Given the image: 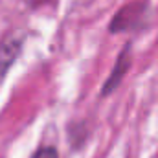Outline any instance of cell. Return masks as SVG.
<instances>
[{
    "mask_svg": "<svg viewBox=\"0 0 158 158\" xmlns=\"http://www.w3.org/2000/svg\"><path fill=\"white\" fill-rule=\"evenodd\" d=\"M20 50H22V39L19 37H7L0 42V86L9 68L15 64Z\"/></svg>",
    "mask_w": 158,
    "mask_h": 158,
    "instance_id": "7a4b0ae2",
    "label": "cell"
},
{
    "mask_svg": "<svg viewBox=\"0 0 158 158\" xmlns=\"http://www.w3.org/2000/svg\"><path fill=\"white\" fill-rule=\"evenodd\" d=\"M31 158H59V155L53 147H40Z\"/></svg>",
    "mask_w": 158,
    "mask_h": 158,
    "instance_id": "277c9868",
    "label": "cell"
},
{
    "mask_svg": "<svg viewBox=\"0 0 158 158\" xmlns=\"http://www.w3.org/2000/svg\"><path fill=\"white\" fill-rule=\"evenodd\" d=\"M127 68H129V48H125V52H121V55H119V59H118V64L114 66L112 76L107 79V83H105V86H103V94L112 92V90L118 86V83L121 81V77L125 76V70H127Z\"/></svg>",
    "mask_w": 158,
    "mask_h": 158,
    "instance_id": "3957f363",
    "label": "cell"
},
{
    "mask_svg": "<svg viewBox=\"0 0 158 158\" xmlns=\"http://www.w3.org/2000/svg\"><path fill=\"white\" fill-rule=\"evenodd\" d=\"M143 15H145V6L143 4H129V6H125L112 19L110 31L118 33V31H127V30L138 28V24L143 20Z\"/></svg>",
    "mask_w": 158,
    "mask_h": 158,
    "instance_id": "6da1fadb",
    "label": "cell"
}]
</instances>
